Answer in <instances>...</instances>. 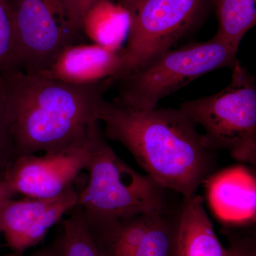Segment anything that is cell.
Masks as SVG:
<instances>
[{"mask_svg":"<svg viewBox=\"0 0 256 256\" xmlns=\"http://www.w3.org/2000/svg\"><path fill=\"white\" fill-rule=\"evenodd\" d=\"M182 204L156 215L134 256H176Z\"/></svg>","mask_w":256,"mask_h":256,"instance_id":"9a60e30c","label":"cell"},{"mask_svg":"<svg viewBox=\"0 0 256 256\" xmlns=\"http://www.w3.org/2000/svg\"><path fill=\"white\" fill-rule=\"evenodd\" d=\"M100 120L107 139L122 144L148 176L183 198L196 194L214 174L216 152L180 108L136 110L106 100Z\"/></svg>","mask_w":256,"mask_h":256,"instance_id":"7a4b0ae2","label":"cell"},{"mask_svg":"<svg viewBox=\"0 0 256 256\" xmlns=\"http://www.w3.org/2000/svg\"><path fill=\"white\" fill-rule=\"evenodd\" d=\"M210 208L218 220L232 226L248 225L256 218V180L239 165L214 173L204 184Z\"/></svg>","mask_w":256,"mask_h":256,"instance_id":"8fae6325","label":"cell"},{"mask_svg":"<svg viewBox=\"0 0 256 256\" xmlns=\"http://www.w3.org/2000/svg\"><path fill=\"white\" fill-rule=\"evenodd\" d=\"M30 256H64L63 237H60L54 244L44 248Z\"/></svg>","mask_w":256,"mask_h":256,"instance_id":"44dd1931","label":"cell"},{"mask_svg":"<svg viewBox=\"0 0 256 256\" xmlns=\"http://www.w3.org/2000/svg\"><path fill=\"white\" fill-rule=\"evenodd\" d=\"M229 256H256L255 240L252 237L228 234Z\"/></svg>","mask_w":256,"mask_h":256,"instance_id":"d6986e66","label":"cell"},{"mask_svg":"<svg viewBox=\"0 0 256 256\" xmlns=\"http://www.w3.org/2000/svg\"><path fill=\"white\" fill-rule=\"evenodd\" d=\"M15 195L8 188V185L4 182H0V202L6 198H14Z\"/></svg>","mask_w":256,"mask_h":256,"instance_id":"7402d4cb","label":"cell"},{"mask_svg":"<svg viewBox=\"0 0 256 256\" xmlns=\"http://www.w3.org/2000/svg\"><path fill=\"white\" fill-rule=\"evenodd\" d=\"M121 50L96 44H74L66 47L40 75L69 85L86 86L114 78L122 68Z\"/></svg>","mask_w":256,"mask_h":256,"instance_id":"30bf717a","label":"cell"},{"mask_svg":"<svg viewBox=\"0 0 256 256\" xmlns=\"http://www.w3.org/2000/svg\"><path fill=\"white\" fill-rule=\"evenodd\" d=\"M18 152L4 99L0 89V182L18 160Z\"/></svg>","mask_w":256,"mask_h":256,"instance_id":"ac0fdd59","label":"cell"},{"mask_svg":"<svg viewBox=\"0 0 256 256\" xmlns=\"http://www.w3.org/2000/svg\"><path fill=\"white\" fill-rule=\"evenodd\" d=\"M218 20L214 38L238 50L248 32L256 26V0H210Z\"/></svg>","mask_w":256,"mask_h":256,"instance_id":"5bb4252c","label":"cell"},{"mask_svg":"<svg viewBox=\"0 0 256 256\" xmlns=\"http://www.w3.org/2000/svg\"><path fill=\"white\" fill-rule=\"evenodd\" d=\"M68 10L72 21L77 28L82 31V18L88 11L101 0H62Z\"/></svg>","mask_w":256,"mask_h":256,"instance_id":"ffe728a7","label":"cell"},{"mask_svg":"<svg viewBox=\"0 0 256 256\" xmlns=\"http://www.w3.org/2000/svg\"><path fill=\"white\" fill-rule=\"evenodd\" d=\"M114 82L76 86L21 70L0 76L18 156L88 146L101 130L105 94Z\"/></svg>","mask_w":256,"mask_h":256,"instance_id":"6da1fadb","label":"cell"},{"mask_svg":"<svg viewBox=\"0 0 256 256\" xmlns=\"http://www.w3.org/2000/svg\"><path fill=\"white\" fill-rule=\"evenodd\" d=\"M64 256H101L77 204L69 218L62 222Z\"/></svg>","mask_w":256,"mask_h":256,"instance_id":"2e32d148","label":"cell"},{"mask_svg":"<svg viewBox=\"0 0 256 256\" xmlns=\"http://www.w3.org/2000/svg\"><path fill=\"white\" fill-rule=\"evenodd\" d=\"M20 70L11 0H0V76Z\"/></svg>","mask_w":256,"mask_h":256,"instance_id":"e0dca14e","label":"cell"},{"mask_svg":"<svg viewBox=\"0 0 256 256\" xmlns=\"http://www.w3.org/2000/svg\"><path fill=\"white\" fill-rule=\"evenodd\" d=\"M130 28L121 50L122 68L114 84L171 50L201 28L212 11L210 0H119Z\"/></svg>","mask_w":256,"mask_h":256,"instance_id":"8992f818","label":"cell"},{"mask_svg":"<svg viewBox=\"0 0 256 256\" xmlns=\"http://www.w3.org/2000/svg\"><path fill=\"white\" fill-rule=\"evenodd\" d=\"M130 20L120 3L101 0L84 16L82 31L94 44L119 52L127 42Z\"/></svg>","mask_w":256,"mask_h":256,"instance_id":"4fadbf2b","label":"cell"},{"mask_svg":"<svg viewBox=\"0 0 256 256\" xmlns=\"http://www.w3.org/2000/svg\"><path fill=\"white\" fill-rule=\"evenodd\" d=\"M2 237V234L1 230H0V246H1V239Z\"/></svg>","mask_w":256,"mask_h":256,"instance_id":"603a6c76","label":"cell"},{"mask_svg":"<svg viewBox=\"0 0 256 256\" xmlns=\"http://www.w3.org/2000/svg\"><path fill=\"white\" fill-rule=\"evenodd\" d=\"M238 52L214 37L170 50L118 80L119 92L114 100L136 110H153L160 101L202 76L232 69Z\"/></svg>","mask_w":256,"mask_h":256,"instance_id":"5b68a950","label":"cell"},{"mask_svg":"<svg viewBox=\"0 0 256 256\" xmlns=\"http://www.w3.org/2000/svg\"><path fill=\"white\" fill-rule=\"evenodd\" d=\"M78 200V193L73 188L50 200L12 198L0 202V230L13 256H21L41 242L64 214L76 206Z\"/></svg>","mask_w":256,"mask_h":256,"instance_id":"9c48e42d","label":"cell"},{"mask_svg":"<svg viewBox=\"0 0 256 256\" xmlns=\"http://www.w3.org/2000/svg\"><path fill=\"white\" fill-rule=\"evenodd\" d=\"M11 1L22 72L41 74L66 47L80 43L82 33L62 0Z\"/></svg>","mask_w":256,"mask_h":256,"instance_id":"52a82bcc","label":"cell"},{"mask_svg":"<svg viewBox=\"0 0 256 256\" xmlns=\"http://www.w3.org/2000/svg\"><path fill=\"white\" fill-rule=\"evenodd\" d=\"M89 146L54 154L18 156L3 182L15 196L21 194L35 200L60 196L74 188L79 174L86 170Z\"/></svg>","mask_w":256,"mask_h":256,"instance_id":"ba28073f","label":"cell"},{"mask_svg":"<svg viewBox=\"0 0 256 256\" xmlns=\"http://www.w3.org/2000/svg\"><path fill=\"white\" fill-rule=\"evenodd\" d=\"M176 256H229L205 210L203 198H183L180 214Z\"/></svg>","mask_w":256,"mask_h":256,"instance_id":"7c38bea8","label":"cell"},{"mask_svg":"<svg viewBox=\"0 0 256 256\" xmlns=\"http://www.w3.org/2000/svg\"><path fill=\"white\" fill-rule=\"evenodd\" d=\"M106 138L101 130L90 142L85 170L88 181L78 194V204L89 230L174 204L170 200L171 191L126 164Z\"/></svg>","mask_w":256,"mask_h":256,"instance_id":"3957f363","label":"cell"},{"mask_svg":"<svg viewBox=\"0 0 256 256\" xmlns=\"http://www.w3.org/2000/svg\"><path fill=\"white\" fill-rule=\"evenodd\" d=\"M232 70L222 92L184 101L180 109L204 128V144L210 151H226L236 161L256 165V78L238 60Z\"/></svg>","mask_w":256,"mask_h":256,"instance_id":"277c9868","label":"cell"}]
</instances>
